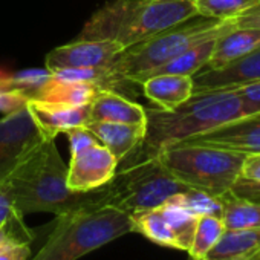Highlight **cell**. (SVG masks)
<instances>
[{
	"instance_id": "obj_18",
	"label": "cell",
	"mask_w": 260,
	"mask_h": 260,
	"mask_svg": "<svg viewBox=\"0 0 260 260\" xmlns=\"http://www.w3.org/2000/svg\"><path fill=\"white\" fill-rule=\"evenodd\" d=\"M100 89H103V86L93 81L66 80L51 74L48 81L39 89L34 100L61 103L69 106H87L95 98Z\"/></svg>"
},
{
	"instance_id": "obj_8",
	"label": "cell",
	"mask_w": 260,
	"mask_h": 260,
	"mask_svg": "<svg viewBox=\"0 0 260 260\" xmlns=\"http://www.w3.org/2000/svg\"><path fill=\"white\" fill-rule=\"evenodd\" d=\"M71 144L68 187L74 191H92L112 181L118 170V159L106 149L86 125L64 132Z\"/></svg>"
},
{
	"instance_id": "obj_3",
	"label": "cell",
	"mask_w": 260,
	"mask_h": 260,
	"mask_svg": "<svg viewBox=\"0 0 260 260\" xmlns=\"http://www.w3.org/2000/svg\"><path fill=\"white\" fill-rule=\"evenodd\" d=\"M196 16L194 0H113L86 22L78 39L113 40L125 49Z\"/></svg>"
},
{
	"instance_id": "obj_23",
	"label": "cell",
	"mask_w": 260,
	"mask_h": 260,
	"mask_svg": "<svg viewBox=\"0 0 260 260\" xmlns=\"http://www.w3.org/2000/svg\"><path fill=\"white\" fill-rule=\"evenodd\" d=\"M159 208H161L167 223L175 231V234L179 240L181 249L188 251L191 246V242H193V236H194V230H196V223H198V216L193 214L191 211H188L187 208H184L182 205L173 202V201H167Z\"/></svg>"
},
{
	"instance_id": "obj_29",
	"label": "cell",
	"mask_w": 260,
	"mask_h": 260,
	"mask_svg": "<svg viewBox=\"0 0 260 260\" xmlns=\"http://www.w3.org/2000/svg\"><path fill=\"white\" fill-rule=\"evenodd\" d=\"M28 96L23 95L19 90H7L0 93V112L4 115L17 112L23 107H26L28 103Z\"/></svg>"
},
{
	"instance_id": "obj_24",
	"label": "cell",
	"mask_w": 260,
	"mask_h": 260,
	"mask_svg": "<svg viewBox=\"0 0 260 260\" xmlns=\"http://www.w3.org/2000/svg\"><path fill=\"white\" fill-rule=\"evenodd\" d=\"M223 231L225 225L219 216H199L191 246L187 251L190 257L193 260H204L207 252L214 246Z\"/></svg>"
},
{
	"instance_id": "obj_26",
	"label": "cell",
	"mask_w": 260,
	"mask_h": 260,
	"mask_svg": "<svg viewBox=\"0 0 260 260\" xmlns=\"http://www.w3.org/2000/svg\"><path fill=\"white\" fill-rule=\"evenodd\" d=\"M169 201H173V202L182 205L184 208H187L198 217L199 216H219L220 217V213H222L220 198L208 194L201 190H194V188L179 193Z\"/></svg>"
},
{
	"instance_id": "obj_22",
	"label": "cell",
	"mask_w": 260,
	"mask_h": 260,
	"mask_svg": "<svg viewBox=\"0 0 260 260\" xmlns=\"http://www.w3.org/2000/svg\"><path fill=\"white\" fill-rule=\"evenodd\" d=\"M214 43H216V39H210V40L201 42V43L188 48L187 51L181 52L179 55H176L175 58H172L170 61H167L166 64H162L152 74H149L146 78H149L152 75H159V74H178V75L193 77L194 74H198L199 71H202L207 66V63L211 57Z\"/></svg>"
},
{
	"instance_id": "obj_5",
	"label": "cell",
	"mask_w": 260,
	"mask_h": 260,
	"mask_svg": "<svg viewBox=\"0 0 260 260\" xmlns=\"http://www.w3.org/2000/svg\"><path fill=\"white\" fill-rule=\"evenodd\" d=\"M128 233L132 217L113 205L78 208L57 216L46 243L29 260H77Z\"/></svg>"
},
{
	"instance_id": "obj_20",
	"label": "cell",
	"mask_w": 260,
	"mask_h": 260,
	"mask_svg": "<svg viewBox=\"0 0 260 260\" xmlns=\"http://www.w3.org/2000/svg\"><path fill=\"white\" fill-rule=\"evenodd\" d=\"M134 225V233H140L146 236L149 240L161 245L169 246L175 249H181L179 240L175 234V231L167 223L161 208L153 210H144L130 214Z\"/></svg>"
},
{
	"instance_id": "obj_10",
	"label": "cell",
	"mask_w": 260,
	"mask_h": 260,
	"mask_svg": "<svg viewBox=\"0 0 260 260\" xmlns=\"http://www.w3.org/2000/svg\"><path fill=\"white\" fill-rule=\"evenodd\" d=\"M122 51L124 48L113 40L77 39L52 49L45 58V66L51 74L71 69H106Z\"/></svg>"
},
{
	"instance_id": "obj_33",
	"label": "cell",
	"mask_w": 260,
	"mask_h": 260,
	"mask_svg": "<svg viewBox=\"0 0 260 260\" xmlns=\"http://www.w3.org/2000/svg\"><path fill=\"white\" fill-rule=\"evenodd\" d=\"M240 178L249 181H260V152L249 153L245 156L240 170Z\"/></svg>"
},
{
	"instance_id": "obj_21",
	"label": "cell",
	"mask_w": 260,
	"mask_h": 260,
	"mask_svg": "<svg viewBox=\"0 0 260 260\" xmlns=\"http://www.w3.org/2000/svg\"><path fill=\"white\" fill-rule=\"evenodd\" d=\"M219 198L222 202L220 219L225 230L260 228V204L237 198L231 191Z\"/></svg>"
},
{
	"instance_id": "obj_34",
	"label": "cell",
	"mask_w": 260,
	"mask_h": 260,
	"mask_svg": "<svg viewBox=\"0 0 260 260\" xmlns=\"http://www.w3.org/2000/svg\"><path fill=\"white\" fill-rule=\"evenodd\" d=\"M234 23L237 28H255L260 29V2L248 10L246 13L240 14L234 19Z\"/></svg>"
},
{
	"instance_id": "obj_14",
	"label": "cell",
	"mask_w": 260,
	"mask_h": 260,
	"mask_svg": "<svg viewBox=\"0 0 260 260\" xmlns=\"http://www.w3.org/2000/svg\"><path fill=\"white\" fill-rule=\"evenodd\" d=\"M86 127L106 149H109V152L113 153L118 162L138 149L146 137V124L90 121Z\"/></svg>"
},
{
	"instance_id": "obj_27",
	"label": "cell",
	"mask_w": 260,
	"mask_h": 260,
	"mask_svg": "<svg viewBox=\"0 0 260 260\" xmlns=\"http://www.w3.org/2000/svg\"><path fill=\"white\" fill-rule=\"evenodd\" d=\"M34 240V233L25 225L23 216L16 210L10 219L0 226V246L7 243H19V242H26L31 243Z\"/></svg>"
},
{
	"instance_id": "obj_35",
	"label": "cell",
	"mask_w": 260,
	"mask_h": 260,
	"mask_svg": "<svg viewBox=\"0 0 260 260\" xmlns=\"http://www.w3.org/2000/svg\"><path fill=\"white\" fill-rule=\"evenodd\" d=\"M7 90H11V87H10V78H8V75H0V93L7 92Z\"/></svg>"
},
{
	"instance_id": "obj_11",
	"label": "cell",
	"mask_w": 260,
	"mask_h": 260,
	"mask_svg": "<svg viewBox=\"0 0 260 260\" xmlns=\"http://www.w3.org/2000/svg\"><path fill=\"white\" fill-rule=\"evenodd\" d=\"M260 81V46L217 69H202L193 75V92L237 90Z\"/></svg>"
},
{
	"instance_id": "obj_6",
	"label": "cell",
	"mask_w": 260,
	"mask_h": 260,
	"mask_svg": "<svg viewBox=\"0 0 260 260\" xmlns=\"http://www.w3.org/2000/svg\"><path fill=\"white\" fill-rule=\"evenodd\" d=\"M245 153L196 143H179L162 150L158 161L190 188L222 196L240 178Z\"/></svg>"
},
{
	"instance_id": "obj_13",
	"label": "cell",
	"mask_w": 260,
	"mask_h": 260,
	"mask_svg": "<svg viewBox=\"0 0 260 260\" xmlns=\"http://www.w3.org/2000/svg\"><path fill=\"white\" fill-rule=\"evenodd\" d=\"M26 107L45 140H55L68 128L86 125L89 122L87 106H69L43 100H29Z\"/></svg>"
},
{
	"instance_id": "obj_12",
	"label": "cell",
	"mask_w": 260,
	"mask_h": 260,
	"mask_svg": "<svg viewBox=\"0 0 260 260\" xmlns=\"http://www.w3.org/2000/svg\"><path fill=\"white\" fill-rule=\"evenodd\" d=\"M187 143L213 146L219 149L240 152L245 155L258 153L260 152V112L230 121L205 135L187 140Z\"/></svg>"
},
{
	"instance_id": "obj_9",
	"label": "cell",
	"mask_w": 260,
	"mask_h": 260,
	"mask_svg": "<svg viewBox=\"0 0 260 260\" xmlns=\"http://www.w3.org/2000/svg\"><path fill=\"white\" fill-rule=\"evenodd\" d=\"M43 140L28 107L0 118V184Z\"/></svg>"
},
{
	"instance_id": "obj_15",
	"label": "cell",
	"mask_w": 260,
	"mask_h": 260,
	"mask_svg": "<svg viewBox=\"0 0 260 260\" xmlns=\"http://www.w3.org/2000/svg\"><path fill=\"white\" fill-rule=\"evenodd\" d=\"M109 121L127 124H146V107L127 100L113 89L103 87L89 104V122Z\"/></svg>"
},
{
	"instance_id": "obj_28",
	"label": "cell",
	"mask_w": 260,
	"mask_h": 260,
	"mask_svg": "<svg viewBox=\"0 0 260 260\" xmlns=\"http://www.w3.org/2000/svg\"><path fill=\"white\" fill-rule=\"evenodd\" d=\"M231 193L237 198L260 204V181H249V179L239 178L234 182Z\"/></svg>"
},
{
	"instance_id": "obj_1",
	"label": "cell",
	"mask_w": 260,
	"mask_h": 260,
	"mask_svg": "<svg viewBox=\"0 0 260 260\" xmlns=\"http://www.w3.org/2000/svg\"><path fill=\"white\" fill-rule=\"evenodd\" d=\"M146 137L138 149H135L119 166L156 158L162 150L205 135L211 130L251 115L237 90H208L193 92V95L173 110L146 109Z\"/></svg>"
},
{
	"instance_id": "obj_25",
	"label": "cell",
	"mask_w": 260,
	"mask_h": 260,
	"mask_svg": "<svg viewBox=\"0 0 260 260\" xmlns=\"http://www.w3.org/2000/svg\"><path fill=\"white\" fill-rule=\"evenodd\" d=\"M258 2L260 0H194V7L198 16L216 20H233Z\"/></svg>"
},
{
	"instance_id": "obj_2",
	"label": "cell",
	"mask_w": 260,
	"mask_h": 260,
	"mask_svg": "<svg viewBox=\"0 0 260 260\" xmlns=\"http://www.w3.org/2000/svg\"><path fill=\"white\" fill-rule=\"evenodd\" d=\"M5 181L14 208L22 216L39 211L58 216L78 208L107 204L106 185L84 193L68 187V167L57 150L55 140L39 143Z\"/></svg>"
},
{
	"instance_id": "obj_32",
	"label": "cell",
	"mask_w": 260,
	"mask_h": 260,
	"mask_svg": "<svg viewBox=\"0 0 260 260\" xmlns=\"http://www.w3.org/2000/svg\"><path fill=\"white\" fill-rule=\"evenodd\" d=\"M14 211H16V208H14V202H13L10 187L7 184V181H4L2 184H0V226L10 219V216Z\"/></svg>"
},
{
	"instance_id": "obj_31",
	"label": "cell",
	"mask_w": 260,
	"mask_h": 260,
	"mask_svg": "<svg viewBox=\"0 0 260 260\" xmlns=\"http://www.w3.org/2000/svg\"><path fill=\"white\" fill-rule=\"evenodd\" d=\"M237 92L240 93L242 100L245 101V106L249 110V113L260 112V81L245 86V87H240V89H237Z\"/></svg>"
},
{
	"instance_id": "obj_4",
	"label": "cell",
	"mask_w": 260,
	"mask_h": 260,
	"mask_svg": "<svg viewBox=\"0 0 260 260\" xmlns=\"http://www.w3.org/2000/svg\"><path fill=\"white\" fill-rule=\"evenodd\" d=\"M236 28L233 20H216L196 16L181 25L172 26L150 39L125 48L110 64L106 68L104 86L112 89L121 83H138L179 55L188 48L217 39L230 29Z\"/></svg>"
},
{
	"instance_id": "obj_19",
	"label": "cell",
	"mask_w": 260,
	"mask_h": 260,
	"mask_svg": "<svg viewBox=\"0 0 260 260\" xmlns=\"http://www.w3.org/2000/svg\"><path fill=\"white\" fill-rule=\"evenodd\" d=\"M260 252V228L225 230L204 260H226L243 254Z\"/></svg>"
},
{
	"instance_id": "obj_30",
	"label": "cell",
	"mask_w": 260,
	"mask_h": 260,
	"mask_svg": "<svg viewBox=\"0 0 260 260\" xmlns=\"http://www.w3.org/2000/svg\"><path fill=\"white\" fill-rule=\"evenodd\" d=\"M31 246L26 242H13L0 246V260H29Z\"/></svg>"
},
{
	"instance_id": "obj_7",
	"label": "cell",
	"mask_w": 260,
	"mask_h": 260,
	"mask_svg": "<svg viewBox=\"0 0 260 260\" xmlns=\"http://www.w3.org/2000/svg\"><path fill=\"white\" fill-rule=\"evenodd\" d=\"M107 204L128 214L153 210L164 205L173 196L190 190L178 181L158 158L119 166L109 184Z\"/></svg>"
},
{
	"instance_id": "obj_17",
	"label": "cell",
	"mask_w": 260,
	"mask_h": 260,
	"mask_svg": "<svg viewBox=\"0 0 260 260\" xmlns=\"http://www.w3.org/2000/svg\"><path fill=\"white\" fill-rule=\"evenodd\" d=\"M260 46V29L233 28L216 39L207 69L222 68Z\"/></svg>"
},
{
	"instance_id": "obj_36",
	"label": "cell",
	"mask_w": 260,
	"mask_h": 260,
	"mask_svg": "<svg viewBox=\"0 0 260 260\" xmlns=\"http://www.w3.org/2000/svg\"><path fill=\"white\" fill-rule=\"evenodd\" d=\"M257 254H243V255H236V257H231V258H226V260H254Z\"/></svg>"
},
{
	"instance_id": "obj_16",
	"label": "cell",
	"mask_w": 260,
	"mask_h": 260,
	"mask_svg": "<svg viewBox=\"0 0 260 260\" xmlns=\"http://www.w3.org/2000/svg\"><path fill=\"white\" fill-rule=\"evenodd\" d=\"M144 95L161 110H173L193 95V77L178 74H159L146 78L143 83Z\"/></svg>"
}]
</instances>
